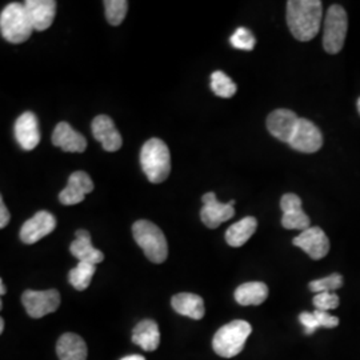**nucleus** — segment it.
Wrapping results in <instances>:
<instances>
[{
	"mask_svg": "<svg viewBox=\"0 0 360 360\" xmlns=\"http://www.w3.org/2000/svg\"><path fill=\"white\" fill-rule=\"evenodd\" d=\"M15 138L20 147L26 151H31L38 146L40 142V131L38 117L34 112L27 111L16 119Z\"/></svg>",
	"mask_w": 360,
	"mask_h": 360,
	"instance_id": "obj_16",
	"label": "nucleus"
},
{
	"mask_svg": "<svg viewBox=\"0 0 360 360\" xmlns=\"http://www.w3.org/2000/svg\"><path fill=\"white\" fill-rule=\"evenodd\" d=\"M52 144L62 148L65 153H84L87 139L72 129L68 123L60 122L52 132Z\"/></svg>",
	"mask_w": 360,
	"mask_h": 360,
	"instance_id": "obj_17",
	"label": "nucleus"
},
{
	"mask_svg": "<svg viewBox=\"0 0 360 360\" xmlns=\"http://www.w3.org/2000/svg\"><path fill=\"white\" fill-rule=\"evenodd\" d=\"M132 342L144 351H155L160 345V333L158 323L151 319H144L138 323L132 331Z\"/></svg>",
	"mask_w": 360,
	"mask_h": 360,
	"instance_id": "obj_22",
	"label": "nucleus"
},
{
	"mask_svg": "<svg viewBox=\"0 0 360 360\" xmlns=\"http://www.w3.org/2000/svg\"><path fill=\"white\" fill-rule=\"evenodd\" d=\"M292 243L302 248L314 260L327 257L330 251V240L321 227H309V230L300 232Z\"/></svg>",
	"mask_w": 360,
	"mask_h": 360,
	"instance_id": "obj_12",
	"label": "nucleus"
},
{
	"mask_svg": "<svg viewBox=\"0 0 360 360\" xmlns=\"http://www.w3.org/2000/svg\"><path fill=\"white\" fill-rule=\"evenodd\" d=\"M257 220L254 217H247L230 226L226 232V242L231 247H242L255 233Z\"/></svg>",
	"mask_w": 360,
	"mask_h": 360,
	"instance_id": "obj_24",
	"label": "nucleus"
},
{
	"mask_svg": "<svg viewBox=\"0 0 360 360\" xmlns=\"http://www.w3.org/2000/svg\"><path fill=\"white\" fill-rule=\"evenodd\" d=\"M269 296V287L262 282L242 284L235 291V300L240 306H259Z\"/></svg>",
	"mask_w": 360,
	"mask_h": 360,
	"instance_id": "obj_23",
	"label": "nucleus"
},
{
	"mask_svg": "<svg viewBox=\"0 0 360 360\" xmlns=\"http://www.w3.org/2000/svg\"><path fill=\"white\" fill-rule=\"evenodd\" d=\"M75 236H77L75 240L70 245V251L79 262L90 263L94 266L103 262V252L92 245L90 232L86 230H77Z\"/></svg>",
	"mask_w": 360,
	"mask_h": 360,
	"instance_id": "obj_19",
	"label": "nucleus"
},
{
	"mask_svg": "<svg viewBox=\"0 0 360 360\" xmlns=\"http://www.w3.org/2000/svg\"><path fill=\"white\" fill-rule=\"evenodd\" d=\"M132 235L150 262L155 264L166 262L168 257L167 239L153 221L144 219L135 221L132 226Z\"/></svg>",
	"mask_w": 360,
	"mask_h": 360,
	"instance_id": "obj_2",
	"label": "nucleus"
},
{
	"mask_svg": "<svg viewBox=\"0 0 360 360\" xmlns=\"http://www.w3.org/2000/svg\"><path fill=\"white\" fill-rule=\"evenodd\" d=\"M358 111H359V114H360V98H359V99H358Z\"/></svg>",
	"mask_w": 360,
	"mask_h": 360,
	"instance_id": "obj_37",
	"label": "nucleus"
},
{
	"mask_svg": "<svg viewBox=\"0 0 360 360\" xmlns=\"http://www.w3.org/2000/svg\"><path fill=\"white\" fill-rule=\"evenodd\" d=\"M299 321L303 324L304 333L307 335L314 334L319 328V324L314 312H302L299 315Z\"/></svg>",
	"mask_w": 360,
	"mask_h": 360,
	"instance_id": "obj_31",
	"label": "nucleus"
},
{
	"mask_svg": "<svg viewBox=\"0 0 360 360\" xmlns=\"http://www.w3.org/2000/svg\"><path fill=\"white\" fill-rule=\"evenodd\" d=\"M56 229V219L49 211H39L20 229V240L26 245H34Z\"/></svg>",
	"mask_w": 360,
	"mask_h": 360,
	"instance_id": "obj_10",
	"label": "nucleus"
},
{
	"mask_svg": "<svg viewBox=\"0 0 360 360\" xmlns=\"http://www.w3.org/2000/svg\"><path fill=\"white\" fill-rule=\"evenodd\" d=\"M22 303L26 309L27 314L31 318L40 319L59 309L60 294L56 290H47V291L27 290L22 296Z\"/></svg>",
	"mask_w": 360,
	"mask_h": 360,
	"instance_id": "obj_7",
	"label": "nucleus"
},
{
	"mask_svg": "<svg viewBox=\"0 0 360 360\" xmlns=\"http://www.w3.org/2000/svg\"><path fill=\"white\" fill-rule=\"evenodd\" d=\"M203 208L200 210V219L205 223V226L214 230L219 226L235 215V200L232 199L230 203H220L217 199L215 193H207L202 198Z\"/></svg>",
	"mask_w": 360,
	"mask_h": 360,
	"instance_id": "obj_9",
	"label": "nucleus"
},
{
	"mask_svg": "<svg viewBox=\"0 0 360 360\" xmlns=\"http://www.w3.org/2000/svg\"><path fill=\"white\" fill-rule=\"evenodd\" d=\"M323 4L319 0H290L287 1V25L300 41L315 38L321 30Z\"/></svg>",
	"mask_w": 360,
	"mask_h": 360,
	"instance_id": "obj_1",
	"label": "nucleus"
},
{
	"mask_svg": "<svg viewBox=\"0 0 360 360\" xmlns=\"http://www.w3.org/2000/svg\"><path fill=\"white\" fill-rule=\"evenodd\" d=\"M95 271H96V266L90 264V263H84V262H79L77 267L70 271L68 281L77 291H84L86 288H89Z\"/></svg>",
	"mask_w": 360,
	"mask_h": 360,
	"instance_id": "obj_25",
	"label": "nucleus"
},
{
	"mask_svg": "<svg viewBox=\"0 0 360 360\" xmlns=\"http://www.w3.org/2000/svg\"><path fill=\"white\" fill-rule=\"evenodd\" d=\"M1 37L7 41L19 44L31 38L34 26L28 18L25 4L10 3L0 15Z\"/></svg>",
	"mask_w": 360,
	"mask_h": 360,
	"instance_id": "obj_4",
	"label": "nucleus"
},
{
	"mask_svg": "<svg viewBox=\"0 0 360 360\" xmlns=\"http://www.w3.org/2000/svg\"><path fill=\"white\" fill-rule=\"evenodd\" d=\"M120 360H146V358L142 355H129V356H126V358Z\"/></svg>",
	"mask_w": 360,
	"mask_h": 360,
	"instance_id": "obj_34",
	"label": "nucleus"
},
{
	"mask_svg": "<svg viewBox=\"0 0 360 360\" xmlns=\"http://www.w3.org/2000/svg\"><path fill=\"white\" fill-rule=\"evenodd\" d=\"M323 47L328 53H339L345 46L347 35L348 18L346 10L342 6L334 4L327 10L324 18Z\"/></svg>",
	"mask_w": 360,
	"mask_h": 360,
	"instance_id": "obj_6",
	"label": "nucleus"
},
{
	"mask_svg": "<svg viewBox=\"0 0 360 360\" xmlns=\"http://www.w3.org/2000/svg\"><path fill=\"white\" fill-rule=\"evenodd\" d=\"M339 302H340L339 296L334 292H321V294H316L312 299L315 309L326 311V312H328L330 309H338Z\"/></svg>",
	"mask_w": 360,
	"mask_h": 360,
	"instance_id": "obj_30",
	"label": "nucleus"
},
{
	"mask_svg": "<svg viewBox=\"0 0 360 360\" xmlns=\"http://www.w3.org/2000/svg\"><path fill=\"white\" fill-rule=\"evenodd\" d=\"M230 43L232 47L236 50H245V51H252L257 43V39L254 34L247 30L245 27H239L230 38Z\"/></svg>",
	"mask_w": 360,
	"mask_h": 360,
	"instance_id": "obj_29",
	"label": "nucleus"
},
{
	"mask_svg": "<svg viewBox=\"0 0 360 360\" xmlns=\"http://www.w3.org/2000/svg\"><path fill=\"white\" fill-rule=\"evenodd\" d=\"M252 333L251 324L245 321H233L223 326L212 339V348L221 358H233L245 348V340Z\"/></svg>",
	"mask_w": 360,
	"mask_h": 360,
	"instance_id": "obj_5",
	"label": "nucleus"
},
{
	"mask_svg": "<svg viewBox=\"0 0 360 360\" xmlns=\"http://www.w3.org/2000/svg\"><path fill=\"white\" fill-rule=\"evenodd\" d=\"M25 7L34 30L44 31L51 27L56 15L55 0H27Z\"/></svg>",
	"mask_w": 360,
	"mask_h": 360,
	"instance_id": "obj_18",
	"label": "nucleus"
},
{
	"mask_svg": "<svg viewBox=\"0 0 360 360\" xmlns=\"http://www.w3.org/2000/svg\"><path fill=\"white\" fill-rule=\"evenodd\" d=\"M91 129H92L94 138L102 144V147L105 151L115 153L122 147V144H123L122 135L116 129L115 123L110 116H96L92 120Z\"/></svg>",
	"mask_w": 360,
	"mask_h": 360,
	"instance_id": "obj_13",
	"label": "nucleus"
},
{
	"mask_svg": "<svg viewBox=\"0 0 360 360\" xmlns=\"http://www.w3.org/2000/svg\"><path fill=\"white\" fill-rule=\"evenodd\" d=\"M143 172L151 183H162L171 172V156L167 144L162 139L153 138L143 144L141 151Z\"/></svg>",
	"mask_w": 360,
	"mask_h": 360,
	"instance_id": "obj_3",
	"label": "nucleus"
},
{
	"mask_svg": "<svg viewBox=\"0 0 360 360\" xmlns=\"http://www.w3.org/2000/svg\"><path fill=\"white\" fill-rule=\"evenodd\" d=\"M314 314H315V316H316V321H318L319 327H324V328H335V327H338V324H339V319H338L336 316H334V315H331V314L326 312V311L315 309V311H314Z\"/></svg>",
	"mask_w": 360,
	"mask_h": 360,
	"instance_id": "obj_32",
	"label": "nucleus"
},
{
	"mask_svg": "<svg viewBox=\"0 0 360 360\" xmlns=\"http://www.w3.org/2000/svg\"><path fill=\"white\" fill-rule=\"evenodd\" d=\"M288 146L303 154H314L323 146V135L312 122L300 117Z\"/></svg>",
	"mask_w": 360,
	"mask_h": 360,
	"instance_id": "obj_8",
	"label": "nucleus"
},
{
	"mask_svg": "<svg viewBox=\"0 0 360 360\" xmlns=\"http://www.w3.org/2000/svg\"><path fill=\"white\" fill-rule=\"evenodd\" d=\"M6 291H7L6 284L3 283V281H0V295H6Z\"/></svg>",
	"mask_w": 360,
	"mask_h": 360,
	"instance_id": "obj_35",
	"label": "nucleus"
},
{
	"mask_svg": "<svg viewBox=\"0 0 360 360\" xmlns=\"http://www.w3.org/2000/svg\"><path fill=\"white\" fill-rule=\"evenodd\" d=\"M10 219H11V215L4 205V200L0 199V229H4L10 223Z\"/></svg>",
	"mask_w": 360,
	"mask_h": 360,
	"instance_id": "obj_33",
	"label": "nucleus"
},
{
	"mask_svg": "<svg viewBox=\"0 0 360 360\" xmlns=\"http://www.w3.org/2000/svg\"><path fill=\"white\" fill-rule=\"evenodd\" d=\"M299 119L300 117L291 110H275L267 117V129L274 138L288 144L297 126Z\"/></svg>",
	"mask_w": 360,
	"mask_h": 360,
	"instance_id": "obj_15",
	"label": "nucleus"
},
{
	"mask_svg": "<svg viewBox=\"0 0 360 360\" xmlns=\"http://www.w3.org/2000/svg\"><path fill=\"white\" fill-rule=\"evenodd\" d=\"M211 89L214 91L215 95L219 98L230 99L236 94V84L232 82L230 77H227L223 71H215L211 75Z\"/></svg>",
	"mask_w": 360,
	"mask_h": 360,
	"instance_id": "obj_26",
	"label": "nucleus"
},
{
	"mask_svg": "<svg viewBox=\"0 0 360 360\" xmlns=\"http://www.w3.org/2000/svg\"><path fill=\"white\" fill-rule=\"evenodd\" d=\"M56 354L60 360H87V345L79 335L67 333L56 343Z\"/></svg>",
	"mask_w": 360,
	"mask_h": 360,
	"instance_id": "obj_20",
	"label": "nucleus"
},
{
	"mask_svg": "<svg viewBox=\"0 0 360 360\" xmlns=\"http://www.w3.org/2000/svg\"><path fill=\"white\" fill-rule=\"evenodd\" d=\"M172 309H175L178 314L191 318L195 321H200L205 316V300L203 297L190 292H181L176 294L171 300Z\"/></svg>",
	"mask_w": 360,
	"mask_h": 360,
	"instance_id": "obj_21",
	"label": "nucleus"
},
{
	"mask_svg": "<svg viewBox=\"0 0 360 360\" xmlns=\"http://www.w3.org/2000/svg\"><path fill=\"white\" fill-rule=\"evenodd\" d=\"M105 18L111 26H119L129 11L127 0H105L103 1Z\"/></svg>",
	"mask_w": 360,
	"mask_h": 360,
	"instance_id": "obj_27",
	"label": "nucleus"
},
{
	"mask_svg": "<svg viewBox=\"0 0 360 360\" xmlns=\"http://www.w3.org/2000/svg\"><path fill=\"white\" fill-rule=\"evenodd\" d=\"M4 331V319H0V334H3Z\"/></svg>",
	"mask_w": 360,
	"mask_h": 360,
	"instance_id": "obj_36",
	"label": "nucleus"
},
{
	"mask_svg": "<svg viewBox=\"0 0 360 360\" xmlns=\"http://www.w3.org/2000/svg\"><path fill=\"white\" fill-rule=\"evenodd\" d=\"M342 285H343V276L335 272L327 278L312 281L309 287L312 292L321 294V292H333L335 290H339Z\"/></svg>",
	"mask_w": 360,
	"mask_h": 360,
	"instance_id": "obj_28",
	"label": "nucleus"
},
{
	"mask_svg": "<svg viewBox=\"0 0 360 360\" xmlns=\"http://www.w3.org/2000/svg\"><path fill=\"white\" fill-rule=\"evenodd\" d=\"M281 208L283 211L282 226L285 230H309L311 220L302 208V199L295 193H284L281 199Z\"/></svg>",
	"mask_w": 360,
	"mask_h": 360,
	"instance_id": "obj_11",
	"label": "nucleus"
},
{
	"mask_svg": "<svg viewBox=\"0 0 360 360\" xmlns=\"http://www.w3.org/2000/svg\"><path fill=\"white\" fill-rule=\"evenodd\" d=\"M94 191V181L87 172L77 171L68 178V184L62 193H59V200L65 206H74L82 203L87 193Z\"/></svg>",
	"mask_w": 360,
	"mask_h": 360,
	"instance_id": "obj_14",
	"label": "nucleus"
}]
</instances>
